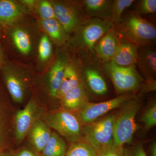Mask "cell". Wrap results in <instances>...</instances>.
Wrapping results in <instances>:
<instances>
[{"label": "cell", "instance_id": "34", "mask_svg": "<svg viewBox=\"0 0 156 156\" xmlns=\"http://www.w3.org/2000/svg\"><path fill=\"white\" fill-rule=\"evenodd\" d=\"M19 1L32 16L34 15V10L37 0H19Z\"/></svg>", "mask_w": 156, "mask_h": 156}, {"label": "cell", "instance_id": "8", "mask_svg": "<svg viewBox=\"0 0 156 156\" xmlns=\"http://www.w3.org/2000/svg\"><path fill=\"white\" fill-rule=\"evenodd\" d=\"M55 18L69 35L72 34L89 17L84 11L81 1L50 0Z\"/></svg>", "mask_w": 156, "mask_h": 156}, {"label": "cell", "instance_id": "12", "mask_svg": "<svg viewBox=\"0 0 156 156\" xmlns=\"http://www.w3.org/2000/svg\"><path fill=\"white\" fill-rule=\"evenodd\" d=\"M40 110L41 106L32 95L24 107L15 112L13 129L16 146L19 147L22 145L34 122L39 118Z\"/></svg>", "mask_w": 156, "mask_h": 156}, {"label": "cell", "instance_id": "36", "mask_svg": "<svg viewBox=\"0 0 156 156\" xmlns=\"http://www.w3.org/2000/svg\"><path fill=\"white\" fill-rule=\"evenodd\" d=\"M7 61L5 50H4L2 44L0 41V70L5 64Z\"/></svg>", "mask_w": 156, "mask_h": 156}, {"label": "cell", "instance_id": "29", "mask_svg": "<svg viewBox=\"0 0 156 156\" xmlns=\"http://www.w3.org/2000/svg\"><path fill=\"white\" fill-rule=\"evenodd\" d=\"M141 121L144 124L145 131H148L156 125V103L154 102L147 109L142 117Z\"/></svg>", "mask_w": 156, "mask_h": 156}, {"label": "cell", "instance_id": "2", "mask_svg": "<svg viewBox=\"0 0 156 156\" xmlns=\"http://www.w3.org/2000/svg\"><path fill=\"white\" fill-rule=\"evenodd\" d=\"M5 37L14 54L23 59L36 56L37 47L41 33L36 20L30 17L4 30Z\"/></svg>", "mask_w": 156, "mask_h": 156}, {"label": "cell", "instance_id": "23", "mask_svg": "<svg viewBox=\"0 0 156 156\" xmlns=\"http://www.w3.org/2000/svg\"><path fill=\"white\" fill-rule=\"evenodd\" d=\"M53 44L49 37L41 32L37 47V69L41 73L50 64L54 56Z\"/></svg>", "mask_w": 156, "mask_h": 156}, {"label": "cell", "instance_id": "20", "mask_svg": "<svg viewBox=\"0 0 156 156\" xmlns=\"http://www.w3.org/2000/svg\"><path fill=\"white\" fill-rule=\"evenodd\" d=\"M119 41V38L114 26L97 42L94 47V51L105 62L111 61L116 51Z\"/></svg>", "mask_w": 156, "mask_h": 156}, {"label": "cell", "instance_id": "19", "mask_svg": "<svg viewBox=\"0 0 156 156\" xmlns=\"http://www.w3.org/2000/svg\"><path fill=\"white\" fill-rule=\"evenodd\" d=\"M119 38L116 51L111 61L122 67L135 66L138 58V48L126 40Z\"/></svg>", "mask_w": 156, "mask_h": 156}, {"label": "cell", "instance_id": "31", "mask_svg": "<svg viewBox=\"0 0 156 156\" xmlns=\"http://www.w3.org/2000/svg\"><path fill=\"white\" fill-rule=\"evenodd\" d=\"M7 151L9 156H40L27 144Z\"/></svg>", "mask_w": 156, "mask_h": 156}, {"label": "cell", "instance_id": "27", "mask_svg": "<svg viewBox=\"0 0 156 156\" xmlns=\"http://www.w3.org/2000/svg\"><path fill=\"white\" fill-rule=\"evenodd\" d=\"M34 15L37 20H47L55 18L54 10L50 0H37Z\"/></svg>", "mask_w": 156, "mask_h": 156}, {"label": "cell", "instance_id": "25", "mask_svg": "<svg viewBox=\"0 0 156 156\" xmlns=\"http://www.w3.org/2000/svg\"><path fill=\"white\" fill-rule=\"evenodd\" d=\"M68 147L63 137L56 131H52L50 139L40 156H66Z\"/></svg>", "mask_w": 156, "mask_h": 156}, {"label": "cell", "instance_id": "32", "mask_svg": "<svg viewBox=\"0 0 156 156\" xmlns=\"http://www.w3.org/2000/svg\"><path fill=\"white\" fill-rule=\"evenodd\" d=\"M137 9L142 14H154L156 12V0H141L137 5Z\"/></svg>", "mask_w": 156, "mask_h": 156}, {"label": "cell", "instance_id": "39", "mask_svg": "<svg viewBox=\"0 0 156 156\" xmlns=\"http://www.w3.org/2000/svg\"><path fill=\"white\" fill-rule=\"evenodd\" d=\"M0 156H9L7 150H0Z\"/></svg>", "mask_w": 156, "mask_h": 156}, {"label": "cell", "instance_id": "4", "mask_svg": "<svg viewBox=\"0 0 156 156\" xmlns=\"http://www.w3.org/2000/svg\"><path fill=\"white\" fill-rule=\"evenodd\" d=\"M114 26L119 37L137 48L151 46L155 42V25L141 17L137 12L128 13Z\"/></svg>", "mask_w": 156, "mask_h": 156}, {"label": "cell", "instance_id": "28", "mask_svg": "<svg viewBox=\"0 0 156 156\" xmlns=\"http://www.w3.org/2000/svg\"><path fill=\"white\" fill-rule=\"evenodd\" d=\"M135 2L134 0H115L112 5L113 21L115 24L121 22L122 14L126 9L131 7Z\"/></svg>", "mask_w": 156, "mask_h": 156}, {"label": "cell", "instance_id": "24", "mask_svg": "<svg viewBox=\"0 0 156 156\" xmlns=\"http://www.w3.org/2000/svg\"><path fill=\"white\" fill-rule=\"evenodd\" d=\"M83 76L88 87L93 93L103 95L107 92L108 89L105 80L95 68L87 66L84 70Z\"/></svg>", "mask_w": 156, "mask_h": 156}, {"label": "cell", "instance_id": "5", "mask_svg": "<svg viewBox=\"0 0 156 156\" xmlns=\"http://www.w3.org/2000/svg\"><path fill=\"white\" fill-rule=\"evenodd\" d=\"M39 118L69 144L83 138V125L74 113L60 108L47 110L41 107Z\"/></svg>", "mask_w": 156, "mask_h": 156}, {"label": "cell", "instance_id": "11", "mask_svg": "<svg viewBox=\"0 0 156 156\" xmlns=\"http://www.w3.org/2000/svg\"><path fill=\"white\" fill-rule=\"evenodd\" d=\"M104 69L118 94L134 91L140 87L142 79L135 66L122 67L110 61L105 62Z\"/></svg>", "mask_w": 156, "mask_h": 156}, {"label": "cell", "instance_id": "14", "mask_svg": "<svg viewBox=\"0 0 156 156\" xmlns=\"http://www.w3.org/2000/svg\"><path fill=\"white\" fill-rule=\"evenodd\" d=\"M31 16L19 0H0V25L4 30Z\"/></svg>", "mask_w": 156, "mask_h": 156}, {"label": "cell", "instance_id": "18", "mask_svg": "<svg viewBox=\"0 0 156 156\" xmlns=\"http://www.w3.org/2000/svg\"><path fill=\"white\" fill-rule=\"evenodd\" d=\"M87 16L113 22L112 0H83L81 1ZM114 23V22H113Z\"/></svg>", "mask_w": 156, "mask_h": 156}, {"label": "cell", "instance_id": "10", "mask_svg": "<svg viewBox=\"0 0 156 156\" xmlns=\"http://www.w3.org/2000/svg\"><path fill=\"white\" fill-rule=\"evenodd\" d=\"M16 111L2 82L0 81V150H9L15 146L13 121Z\"/></svg>", "mask_w": 156, "mask_h": 156}, {"label": "cell", "instance_id": "38", "mask_svg": "<svg viewBox=\"0 0 156 156\" xmlns=\"http://www.w3.org/2000/svg\"><path fill=\"white\" fill-rule=\"evenodd\" d=\"M5 37V32L4 29L0 25V41Z\"/></svg>", "mask_w": 156, "mask_h": 156}, {"label": "cell", "instance_id": "9", "mask_svg": "<svg viewBox=\"0 0 156 156\" xmlns=\"http://www.w3.org/2000/svg\"><path fill=\"white\" fill-rule=\"evenodd\" d=\"M115 116L83 125V139L98 151L113 142Z\"/></svg>", "mask_w": 156, "mask_h": 156}, {"label": "cell", "instance_id": "7", "mask_svg": "<svg viewBox=\"0 0 156 156\" xmlns=\"http://www.w3.org/2000/svg\"><path fill=\"white\" fill-rule=\"evenodd\" d=\"M114 25L113 22L90 17L72 34L68 43L75 48L93 52L97 42Z\"/></svg>", "mask_w": 156, "mask_h": 156}, {"label": "cell", "instance_id": "37", "mask_svg": "<svg viewBox=\"0 0 156 156\" xmlns=\"http://www.w3.org/2000/svg\"><path fill=\"white\" fill-rule=\"evenodd\" d=\"M150 152L151 156H156V143L154 142L151 146Z\"/></svg>", "mask_w": 156, "mask_h": 156}, {"label": "cell", "instance_id": "35", "mask_svg": "<svg viewBox=\"0 0 156 156\" xmlns=\"http://www.w3.org/2000/svg\"><path fill=\"white\" fill-rule=\"evenodd\" d=\"M156 81L153 80L151 81H147L145 85L143 87V92H148L155 90Z\"/></svg>", "mask_w": 156, "mask_h": 156}, {"label": "cell", "instance_id": "16", "mask_svg": "<svg viewBox=\"0 0 156 156\" xmlns=\"http://www.w3.org/2000/svg\"><path fill=\"white\" fill-rule=\"evenodd\" d=\"M89 102L83 82L66 92L59 99L60 108L75 113Z\"/></svg>", "mask_w": 156, "mask_h": 156}, {"label": "cell", "instance_id": "30", "mask_svg": "<svg viewBox=\"0 0 156 156\" xmlns=\"http://www.w3.org/2000/svg\"><path fill=\"white\" fill-rule=\"evenodd\" d=\"M124 148L116 146L114 142L97 151V156H124Z\"/></svg>", "mask_w": 156, "mask_h": 156}, {"label": "cell", "instance_id": "26", "mask_svg": "<svg viewBox=\"0 0 156 156\" xmlns=\"http://www.w3.org/2000/svg\"><path fill=\"white\" fill-rule=\"evenodd\" d=\"M97 151L83 138L70 144L66 156H97Z\"/></svg>", "mask_w": 156, "mask_h": 156}, {"label": "cell", "instance_id": "33", "mask_svg": "<svg viewBox=\"0 0 156 156\" xmlns=\"http://www.w3.org/2000/svg\"><path fill=\"white\" fill-rule=\"evenodd\" d=\"M124 156H148L142 143L136 144L131 147L124 150Z\"/></svg>", "mask_w": 156, "mask_h": 156}, {"label": "cell", "instance_id": "17", "mask_svg": "<svg viewBox=\"0 0 156 156\" xmlns=\"http://www.w3.org/2000/svg\"><path fill=\"white\" fill-rule=\"evenodd\" d=\"M37 20L41 30L49 37L53 45L61 48L68 43L69 36L56 18Z\"/></svg>", "mask_w": 156, "mask_h": 156}, {"label": "cell", "instance_id": "15", "mask_svg": "<svg viewBox=\"0 0 156 156\" xmlns=\"http://www.w3.org/2000/svg\"><path fill=\"white\" fill-rule=\"evenodd\" d=\"M52 130L40 118L34 121L29 131L27 144L39 156L50 139Z\"/></svg>", "mask_w": 156, "mask_h": 156}, {"label": "cell", "instance_id": "21", "mask_svg": "<svg viewBox=\"0 0 156 156\" xmlns=\"http://www.w3.org/2000/svg\"><path fill=\"white\" fill-rule=\"evenodd\" d=\"M82 67L78 61L71 58L66 67L58 94L59 99L66 92L83 83Z\"/></svg>", "mask_w": 156, "mask_h": 156}, {"label": "cell", "instance_id": "1", "mask_svg": "<svg viewBox=\"0 0 156 156\" xmlns=\"http://www.w3.org/2000/svg\"><path fill=\"white\" fill-rule=\"evenodd\" d=\"M70 59L66 49H60L55 53L47 68L35 75L32 95L42 108L53 111L57 109L56 106H59L58 92L65 69Z\"/></svg>", "mask_w": 156, "mask_h": 156}, {"label": "cell", "instance_id": "6", "mask_svg": "<svg viewBox=\"0 0 156 156\" xmlns=\"http://www.w3.org/2000/svg\"><path fill=\"white\" fill-rule=\"evenodd\" d=\"M140 104V98L135 96L127 101L119 113L115 116L113 142L116 146L122 147L133 142L134 133L138 129L135 118Z\"/></svg>", "mask_w": 156, "mask_h": 156}, {"label": "cell", "instance_id": "22", "mask_svg": "<svg viewBox=\"0 0 156 156\" xmlns=\"http://www.w3.org/2000/svg\"><path fill=\"white\" fill-rule=\"evenodd\" d=\"M136 64L147 81L154 80L156 73V50L151 46L139 48Z\"/></svg>", "mask_w": 156, "mask_h": 156}, {"label": "cell", "instance_id": "3", "mask_svg": "<svg viewBox=\"0 0 156 156\" xmlns=\"http://www.w3.org/2000/svg\"><path fill=\"white\" fill-rule=\"evenodd\" d=\"M2 81L14 104L21 105L31 96L35 75L32 70L7 60L0 70Z\"/></svg>", "mask_w": 156, "mask_h": 156}, {"label": "cell", "instance_id": "13", "mask_svg": "<svg viewBox=\"0 0 156 156\" xmlns=\"http://www.w3.org/2000/svg\"><path fill=\"white\" fill-rule=\"evenodd\" d=\"M135 96L133 94H124L102 102L98 103L88 102L76 113L82 125L96 121L99 117L109 112L118 108Z\"/></svg>", "mask_w": 156, "mask_h": 156}]
</instances>
